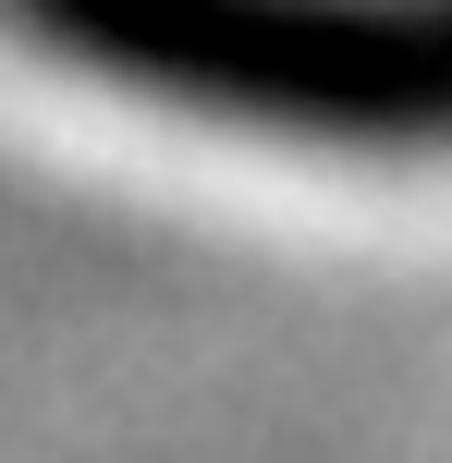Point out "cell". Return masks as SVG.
<instances>
[{
	"label": "cell",
	"instance_id": "cell-1",
	"mask_svg": "<svg viewBox=\"0 0 452 463\" xmlns=\"http://www.w3.org/2000/svg\"><path fill=\"white\" fill-rule=\"evenodd\" d=\"M37 61L196 135L452 159V0H0Z\"/></svg>",
	"mask_w": 452,
	"mask_h": 463
}]
</instances>
